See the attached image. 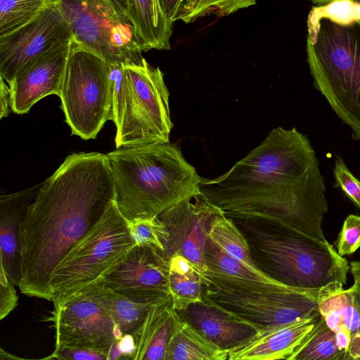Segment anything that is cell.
<instances>
[{"instance_id":"cell-1","label":"cell","mask_w":360,"mask_h":360,"mask_svg":"<svg viewBox=\"0 0 360 360\" xmlns=\"http://www.w3.org/2000/svg\"><path fill=\"white\" fill-rule=\"evenodd\" d=\"M200 192L228 217L277 220L327 240L322 221L328 205L319 159L295 127L274 128L225 174L201 177Z\"/></svg>"},{"instance_id":"cell-3","label":"cell","mask_w":360,"mask_h":360,"mask_svg":"<svg viewBox=\"0 0 360 360\" xmlns=\"http://www.w3.org/2000/svg\"><path fill=\"white\" fill-rule=\"evenodd\" d=\"M107 156L115 202L128 221L157 217L200 193L201 177L169 142L118 148Z\"/></svg>"},{"instance_id":"cell-14","label":"cell","mask_w":360,"mask_h":360,"mask_svg":"<svg viewBox=\"0 0 360 360\" xmlns=\"http://www.w3.org/2000/svg\"><path fill=\"white\" fill-rule=\"evenodd\" d=\"M221 212L200 193L163 211L158 217L169 234L161 252L164 257L168 260L172 255H181L202 273L208 229Z\"/></svg>"},{"instance_id":"cell-27","label":"cell","mask_w":360,"mask_h":360,"mask_svg":"<svg viewBox=\"0 0 360 360\" xmlns=\"http://www.w3.org/2000/svg\"><path fill=\"white\" fill-rule=\"evenodd\" d=\"M128 226L135 245H148L162 252L168 240V232L158 217L134 219Z\"/></svg>"},{"instance_id":"cell-8","label":"cell","mask_w":360,"mask_h":360,"mask_svg":"<svg viewBox=\"0 0 360 360\" xmlns=\"http://www.w3.org/2000/svg\"><path fill=\"white\" fill-rule=\"evenodd\" d=\"M77 45L109 64H138L143 57L126 0H51Z\"/></svg>"},{"instance_id":"cell-22","label":"cell","mask_w":360,"mask_h":360,"mask_svg":"<svg viewBox=\"0 0 360 360\" xmlns=\"http://www.w3.org/2000/svg\"><path fill=\"white\" fill-rule=\"evenodd\" d=\"M228 353L179 316L168 344L165 360H226Z\"/></svg>"},{"instance_id":"cell-40","label":"cell","mask_w":360,"mask_h":360,"mask_svg":"<svg viewBox=\"0 0 360 360\" xmlns=\"http://www.w3.org/2000/svg\"><path fill=\"white\" fill-rule=\"evenodd\" d=\"M353 285H354V288H355V292H356L357 301H358V303H359V308H360V283H359L356 281H354V283Z\"/></svg>"},{"instance_id":"cell-30","label":"cell","mask_w":360,"mask_h":360,"mask_svg":"<svg viewBox=\"0 0 360 360\" xmlns=\"http://www.w3.org/2000/svg\"><path fill=\"white\" fill-rule=\"evenodd\" d=\"M334 188H340L360 210V181L351 172L342 158L337 155L333 168Z\"/></svg>"},{"instance_id":"cell-20","label":"cell","mask_w":360,"mask_h":360,"mask_svg":"<svg viewBox=\"0 0 360 360\" xmlns=\"http://www.w3.org/2000/svg\"><path fill=\"white\" fill-rule=\"evenodd\" d=\"M126 3L142 51L170 49L173 24L163 13L159 0H126Z\"/></svg>"},{"instance_id":"cell-34","label":"cell","mask_w":360,"mask_h":360,"mask_svg":"<svg viewBox=\"0 0 360 360\" xmlns=\"http://www.w3.org/2000/svg\"><path fill=\"white\" fill-rule=\"evenodd\" d=\"M44 359L60 360H108L107 356L100 352L75 347L54 348L53 353Z\"/></svg>"},{"instance_id":"cell-28","label":"cell","mask_w":360,"mask_h":360,"mask_svg":"<svg viewBox=\"0 0 360 360\" xmlns=\"http://www.w3.org/2000/svg\"><path fill=\"white\" fill-rule=\"evenodd\" d=\"M256 3L257 0H198L194 8L180 20L191 23L210 15L224 17Z\"/></svg>"},{"instance_id":"cell-5","label":"cell","mask_w":360,"mask_h":360,"mask_svg":"<svg viewBox=\"0 0 360 360\" xmlns=\"http://www.w3.org/2000/svg\"><path fill=\"white\" fill-rule=\"evenodd\" d=\"M307 55L314 86L360 141V20H307Z\"/></svg>"},{"instance_id":"cell-36","label":"cell","mask_w":360,"mask_h":360,"mask_svg":"<svg viewBox=\"0 0 360 360\" xmlns=\"http://www.w3.org/2000/svg\"><path fill=\"white\" fill-rule=\"evenodd\" d=\"M117 345L123 359H131L135 349L134 338L131 334H124L118 340Z\"/></svg>"},{"instance_id":"cell-2","label":"cell","mask_w":360,"mask_h":360,"mask_svg":"<svg viewBox=\"0 0 360 360\" xmlns=\"http://www.w3.org/2000/svg\"><path fill=\"white\" fill-rule=\"evenodd\" d=\"M107 154L75 153L42 183L19 230L20 292L49 301L51 275L115 201Z\"/></svg>"},{"instance_id":"cell-19","label":"cell","mask_w":360,"mask_h":360,"mask_svg":"<svg viewBox=\"0 0 360 360\" xmlns=\"http://www.w3.org/2000/svg\"><path fill=\"white\" fill-rule=\"evenodd\" d=\"M179 318L171 296L153 302L134 332V360H165L170 338Z\"/></svg>"},{"instance_id":"cell-18","label":"cell","mask_w":360,"mask_h":360,"mask_svg":"<svg viewBox=\"0 0 360 360\" xmlns=\"http://www.w3.org/2000/svg\"><path fill=\"white\" fill-rule=\"evenodd\" d=\"M41 185L0 197V266L18 286L21 279L20 226Z\"/></svg>"},{"instance_id":"cell-37","label":"cell","mask_w":360,"mask_h":360,"mask_svg":"<svg viewBox=\"0 0 360 360\" xmlns=\"http://www.w3.org/2000/svg\"><path fill=\"white\" fill-rule=\"evenodd\" d=\"M1 79L0 94H1V113L0 118L8 116L11 108V91L8 85L2 77Z\"/></svg>"},{"instance_id":"cell-10","label":"cell","mask_w":360,"mask_h":360,"mask_svg":"<svg viewBox=\"0 0 360 360\" xmlns=\"http://www.w3.org/2000/svg\"><path fill=\"white\" fill-rule=\"evenodd\" d=\"M335 284L321 289L289 287L279 290L240 289L202 284V297L260 326L283 324L320 314L322 293L342 289Z\"/></svg>"},{"instance_id":"cell-41","label":"cell","mask_w":360,"mask_h":360,"mask_svg":"<svg viewBox=\"0 0 360 360\" xmlns=\"http://www.w3.org/2000/svg\"><path fill=\"white\" fill-rule=\"evenodd\" d=\"M309 1H311L314 4L323 5V4H327V3L333 1H336V0H309ZM354 1H359V0H354Z\"/></svg>"},{"instance_id":"cell-15","label":"cell","mask_w":360,"mask_h":360,"mask_svg":"<svg viewBox=\"0 0 360 360\" xmlns=\"http://www.w3.org/2000/svg\"><path fill=\"white\" fill-rule=\"evenodd\" d=\"M73 41L56 47L23 68L8 84L11 110L29 112L37 101L49 95L59 96Z\"/></svg>"},{"instance_id":"cell-21","label":"cell","mask_w":360,"mask_h":360,"mask_svg":"<svg viewBox=\"0 0 360 360\" xmlns=\"http://www.w3.org/2000/svg\"><path fill=\"white\" fill-rule=\"evenodd\" d=\"M92 300L109 314L123 335L133 334L143 321L153 303H137L103 285L100 281L87 287L77 296Z\"/></svg>"},{"instance_id":"cell-31","label":"cell","mask_w":360,"mask_h":360,"mask_svg":"<svg viewBox=\"0 0 360 360\" xmlns=\"http://www.w3.org/2000/svg\"><path fill=\"white\" fill-rule=\"evenodd\" d=\"M335 245L342 257L352 255L360 248V216L349 214L345 218Z\"/></svg>"},{"instance_id":"cell-26","label":"cell","mask_w":360,"mask_h":360,"mask_svg":"<svg viewBox=\"0 0 360 360\" xmlns=\"http://www.w3.org/2000/svg\"><path fill=\"white\" fill-rule=\"evenodd\" d=\"M51 4V0H0V37L26 25Z\"/></svg>"},{"instance_id":"cell-39","label":"cell","mask_w":360,"mask_h":360,"mask_svg":"<svg viewBox=\"0 0 360 360\" xmlns=\"http://www.w3.org/2000/svg\"><path fill=\"white\" fill-rule=\"evenodd\" d=\"M197 1L198 0H183L182 8L178 20L188 13L194 8Z\"/></svg>"},{"instance_id":"cell-38","label":"cell","mask_w":360,"mask_h":360,"mask_svg":"<svg viewBox=\"0 0 360 360\" xmlns=\"http://www.w3.org/2000/svg\"><path fill=\"white\" fill-rule=\"evenodd\" d=\"M349 271L351 272L354 281L360 283V260L352 261L349 263Z\"/></svg>"},{"instance_id":"cell-16","label":"cell","mask_w":360,"mask_h":360,"mask_svg":"<svg viewBox=\"0 0 360 360\" xmlns=\"http://www.w3.org/2000/svg\"><path fill=\"white\" fill-rule=\"evenodd\" d=\"M176 311L182 320L228 352L252 337L262 327L204 298Z\"/></svg>"},{"instance_id":"cell-23","label":"cell","mask_w":360,"mask_h":360,"mask_svg":"<svg viewBox=\"0 0 360 360\" xmlns=\"http://www.w3.org/2000/svg\"><path fill=\"white\" fill-rule=\"evenodd\" d=\"M169 294L176 311L202 300V272L181 255L169 258Z\"/></svg>"},{"instance_id":"cell-33","label":"cell","mask_w":360,"mask_h":360,"mask_svg":"<svg viewBox=\"0 0 360 360\" xmlns=\"http://www.w3.org/2000/svg\"><path fill=\"white\" fill-rule=\"evenodd\" d=\"M0 319L7 316L18 305L14 283L0 266Z\"/></svg>"},{"instance_id":"cell-29","label":"cell","mask_w":360,"mask_h":360,"mask_svg":"<svg viewBox=\"0 0 360 360\" xmlns=\"http://www.w3.org/2000/svg\"><path fill=\"white\" fill-rule=\"evenodd\" d=\"M328 18L338 22H349L360 20V2L354 0H336L314 6L307 20Z\"/></svg>"},{"instance_id":"cell-9","label":"cell","mask_w":360,"mask_h":360,"mask_svg":"<svg viewBox=\"0 0 360 360\" xmlns=\"http://www.w3.org/2000/svg\"><path fill=\"white\" fill-rule=\"evenodd\" d=\"M59 97L72 134L95 139L113 120L112 93L108 63L73 41Z\"/></svg>"},{"instance_id":"cell-35","label":"cell","mask_w":360,"mask_h":360,"mask_svg":"<svg viewBox=\"0 0 360 360\" xmlns=\"http://www.w3.org/2000/svg\"><path fill=\"white\" fill-rule=\"evenodd\" d=\"M161 9L171 23L178 20L181 13L183 0H159Z\"/></svg>"},{"instance_id":"cell-25","label":"cell","mask_w":360,"mask_h":360,"mask_svg":"<svg viewBox=\"0 0 360 360\" xmlns=\"http://www.w3.org/2000/svg\"><path fill=\"white\" fill-rule=\"evenodd\" d=\"M208 238L228 255L257 269L252 259L246 238L223 212L217 214L211 221Z\"/></svg>"},{"instance_id":"cell-7","label":"cell","mask_w":360,"mask_h":360,"mask_svg":"<svg viewBox=\"0 0 360 360\" xmlns=\"http://www.w3.org/2000/svg\"><path fill=\"white\" fill-rule=\"evenodd\" d=\"M163 73L143 58L127 65L116 125V148L169 142L173 124Z\"/></svg>"},{"instance_id":"cell-13","label":"cell","mask_w":360,"mask_h":360,"mask_svg":"<svg viewBox=\"0 0 360 360\" xmlns=\"http://www.w3.org/2000/svg\"><path fill=\"white\" fill-rule=\"evenodd\" d=\"M169 261L157 248L134 245L100 280L132 302L153 303L169 294Z\"/></svg>"},{"instance_id":"cell-6","label":"cell","mask_w":360,"mask_h":360,"mask_svg":"<svg viewBox=\"0 0 360 360\" xmlns=\"http://www.w3.org/2000/svg\"><path fill=\"white\" fill-rule=\"evenodd\" d=\"M134 245L128 220L114 201L53 271L49 301L59 306L77 296L100 280Z\"/></svg>"},{"instance_id":"cell-4","label":"cell","mask_w":360,"mask_h":360,"mask_svg":"<svg viewBox=\"0 0 360 360\" xmlns=\"http://www.w3.org/2000/svg\"><path fill=\"white\" fill-rule=\"evenodd\" d=\"M229 218L246 238L257 269L270 278L303 289L346 285L349 264L328 240L277 220L255 217Z\"/></svg>"},{"instance_id":"cell-24","label":"cell","mask_w":360,"mask_h":360,"mask_svg":"<svg viewBox=\"0 0 360 360\" xmlns=\"http://www.w3.org/2000/svg\"><path fill=\"white\" fill-rule=\"evenodd\" d=\"M287 360H347L339 349L335 333L321 316Z\"/></svg>"},{"instance_id":"cell-32","label":"cell","mask_w":360,"mask_h":360,"mask_svg":"<svg viewBox=\"0 0 360 360\" xmlns=\"http://www.w3.org/2000/svg\"><path fill=\"white\" fill-rule=\"evenodd\" d=\"M343 322L351 333L352 338L360 333V308L354 285L339 292Z\"/></svg>"},{"instance_id":"cell-11","label":"cell","mask_w":360,"mask_h":360,"mask_svg":"<svg viewBox=\"0 0 360 360\" xmlns=\"http://www.w3.org/2000/svg\"><path fill=\"white\" fill-rule=\"evenodd\" d=\"M49 319L55 328V348H84L107 356L123 333L96 302L75 296L54 306Z\"/></svg>"},{"instance_id":"cell-12","label":"cell","mask_w":360,"mask_h":360,"mask_svg":"<svg viewBox=\"0 0 360 360\" xmlns=\"http://www.w3.org/2000/svg\"><path fill=\"white\" fill-rule=\"evenodd\" d=\"M72 41L68 25L51 4L26 25L0 37V77L8 85L27 65Z\"/></svg>"},{"instance_id":"cell-17","label":"cell","mask_w":360,"mask_h":360,"mask_svg":"<svg viewBox=\"0 0 360 360\" xmlns=\"http://www.w3.org/2000/svg\"><path fill=\"white\" fill-rule=\"evenodd\" d=\"M320 316L262 326L252 337L230 349L228 359L287 360Z\"/></svg>"}]
</instances>
